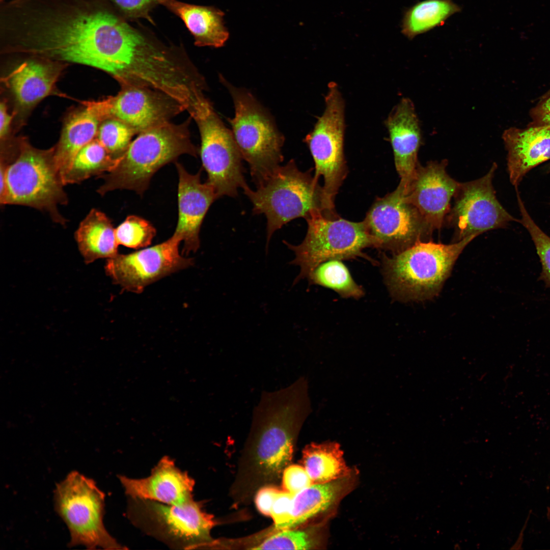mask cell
<instances>
[{
    "instance_id": "21",
    "label": "cell",
    "mask_w": 550,
    "mask_h": 550,
    "mask_svg": "<svg viewBox=\"0 0 550 550\" xmlns=\"http://www.w3.org/2000/svg\"><path fill=\"white\" fill-rule=\"evenodd\" d=\"M511 184L517 187L532 169L550 159V126L510 128L503 134Z\"/></svg>"
},
{
    "instance_id": "13",
    "label": "cell",
    "mask_w": 550,
    "mask_h": 550,
    "mask_svg": "<svg viewBox=\"0 0 550 550\" xmlns=\"http://www.w3.org/2000/svg\"><path fill=\"white\" fill-rule=\"evenodd\" d=\"M373 248L399 253L431 234L416 208L408 203L399 185L393 192L378 198L364 220Z\"/></svg>"
},
{
    "instance_id": "16",
    "label": "cell",
    "mask_w": 550,
    "mask_h": 550,
    "mask_svg": "<svg viewBox=\"0 0 550 550\" xmlns=\"http://www.w3.org/2000/svg\"><path fill=\"white\" fill-rule=\"evenodd\" d=\"M115 96L99 101L105 119H118L130 127L136 134L170 121L185 110L178 101L153 89L121 86Z\"/></svg>"
},
{
    "instance_id": "1",
    "label": "cell",
    "mask_w": 550,
    "mask_h": 550,
    "mask_svg": "<svg viewBox=\"0 0 550 550\" xmlns=\"http://www.w3.org/2000/svg\"><path fill=\"white\" fill-rule=\"evenodd\" d=\"M21 11L17 49L103 71L120 20L114 12L92 0L59 1Z\"/></svg>"
},
{
    "instance_id": "31",
    "label": "cell",
    "mask_w": 550,
    "mask_h": 550,
    "mask_svg": "<svg viewBox=\"0 0 550 550\" xmlns=\"http://www.w3.org/2000/svg\"><path fill=\"white\" fill-rule=\"evenodd\" d=\"M135 132L125 123L114 118L102 121L96 139L116 159L120 158L131 142Z\"/></svg>"
},
{
    "instance_id": "32",
    "label": "cell",
    "mask_w": 550,
    "mask_h": 550,
    "mask_svg": "<svg viewBox=\"0 0 550 550\" xmlns=\"http://www.w3.org/2000/svg\"><path fill=\"white\" fill-rule=\"evenodd\" d=\"M517 198L521 216L518 222L530 234L541 264V272L538 280L543 281L546 288H550V237L535 223L518 193Z\"/></svg>"
},
{
    "instance_id": "33",
    "label": "cell",
    "mask_w": 550,
    "mask_h": 550,
    "mask_svg": "<svg viewBox=\"0 0 550 550\" xmlns=\"http://www.w3.org/2000/svg\"><path fill=\"white\" fill-rule=\"evenodd\" d=\"M156 230L148 221L136 215H129L115 229L118 244L132 249L146 247L151 243Z\"/></svg>"
},
{
    "instance_id": "12",
    "label": "cell",
    "mask_w": 550,
    "mask_h": 550,
    "mask_svg": "<svg viewBox=\"0 0 550 550\" xmlns=\"http://www.w3.org/2000/svg\"><path fill=\"white\" fill-rule=\"evenodd\" d=\"M201 136L200 153L207 174V182L218 197H235L238 189L248 184L244 177L242 157L232 131L224 125L207 100L193 118Z\"/></svg>"
},
{
    "instance_id": "35",
    "label": "cell",
    "mask_w": 550,
    "mask_h": 550,
    "mask_svg": "<svg viewBox=\"0 0 550 550\" xmlns=\"http://www.w3.org/2000/svg\"><path fill=\"white\" fill-rule=\"evenodd\" d=\"M283 473V485L285 490L293 495L314 483L304 466L289 465Z\"/></svg>"
},
{
    "instance_id": "5",
    "label": "cell",
    "mask_w": 550,
    "mask_h": 550,
    "mask_svg": "<svg viewBox=\"0 0 550 550\" xmlns=\"http://www.w3.org/2000/svg\"><path fill=\"white\" fill-rule=\"evenodd\" d=\"M54 147L41 150L20 140L15 159L0 169L1 205H19L47 212L53 221L65 225L58 207L68 203L65 184L54 159Z\"/></svg>"
},
{
    "instance_id": "17",
    "label": "cell",
    "mask_w": 550,
    "mask_h": 550,
    "mask_svg": "<svg viewBox=\"0 0 550 550\" xmlns=\"http://www.w3.org/2000/svg\"><path fill=\"white\" fill-rule=\"evenodd\" d=\"M448 162L418 163L415 171L405 184L399 183L405 200L414 206L432 234L440 230L450 211V202L459 182L451 177L446 171Z\"/></svg>"
},
{
    "instance_id": "11",
    "label": "cell",
    "mask_w": 550,
    "mask_h": 550,
    "mask_svg": "<svg viewBox=\"0 0 550 550\" xmlns=\"http://www.w3.org/2000/svg\"><path fill=\"white\" fill-rule=\"evenodd\" d=\"M328 88L324 111L305 140L315 163L314 176L324 180L326 212L336 214L335 197L348 172L343 149L345 104L337 85L331 82Z\"/></svg>"
},
{
    "instance_id": "3",
    "label": "cell",
    "mask_w": 550,
    "mask_h": 550,
    "mask_svg": "<svg viewBox=\"0 0 550 550\" xmlns=\"http://www.w3.org/2000/svg\"><path fill=\"white\" fill-rule=\"evenodd\" d=\"M477 236L450 244L420 241L391 257L382 256V273L392 297L408 302L437 296L459 256Z\"/></svg>"
},
{
    "instance_id": "24",
    "label": "cell",
    "mask_w": 550,
    "mask_h": 550,
    "mask_svg": "<svg viewBox=\"0 0 550 550\" xmlns=\"http://www.w3.org/2000/svg\"><path fill=\"white\" fill-rule=\"evenodd\" d=\"M84 108L74 112L67 119L59 141L54 146V159L63 181L76 154L96 138L102 122L92 107L86 102Z\"/></svg>"
},
{
    "instance_id": "9",
    "label": "cell",
    "mask_w": 550,
    "mask_h": 550,
    "mask_svg": "<svg viewBox=\"0 0 550 550\" xmlns=\"http://www.w3.org/2000/svg\"><path fill=\"white\" fill-rule=\"evenodd\" d=\"M54 508L69 531L70 547L126 549L103 524L105 495L95 481L77 471L69 473L54 491Z\"/></svg>"
},
{
    "instance_id": "19",
    "label": "cell",
    "mask_w": 550,
    "mask_h": 550,
    "mask_svg": "<svg viewBox=\"0 0 550 550\" xmlns=\"http://www.w3.org/2000/svg\"><path fill=\"white\" fill-rule=\"evenodd\" d=\"M119 478L125 493L130 498L177 506L194 500V480L187 473L178 468L169 456L163 457L146 478L132 479L119 476Z\"/></svg>"
},
{
    "instance_id": "20",
    "label": "cell",
    "mask_w": 550,
    "mask_h": 550,
    "mask_svg": "<svg viewBox=\"0 0 550 550\" xmlns=\"http://www.w3.org/2000/svg\"><path fill=\"white\" fill-rule=\"evenodd\" d=\"M385 124L400 182L405 184L419 163L418 153L422 143L421 127L413 101L408 98H402L392 110Z\"/></svg>"
},
{
    "instance_id": "38",
    "label": "cell",
    "mask_w": 550,
    "mask_h": 550,
    "mask_svg": "<svg viewBox=\"0 0 550 550\" xmlns=\"http://www.w3.org/2000/svg\"><path fill=\"white\" fill-rule=\"evenodd\" d=\"M279 490L272 487H265L257 492L255 502L258 510L270 516L272 506Z\"/></svg>"
},
{
    "instance_id": "34",
    "label": "cell",
    "mask_w": 550,
    "mask_h": 550,
    "mask_svg": "<svg viewBox=\"0 0 550 550\" xmlns=\"http://www.w3.org/2000/svg\"><path fill=\"white\" fill-rule=\"evenodd\" d=\"M314 545L310 535L302 530L285 529L272 534L254 549H308Z\"/></svg>"
},
{
    "instance_id": "25",
    "label": "cell",
    "mask_w": 550,
    "mask_h": 550,
    "mask_svg": "<svg viewBox=\"0 0 550 550\" xmlns=\"http://www.w3.org/2000/svg\"><path fill=\"white\" fill-rule=\"evenodd\" d=\"M74 237L86 264L118 254L115 229L108 217L96 209H92L80 222Z\"/></svg>"
},
{
    "instance_id": "15",
    "label": "cell",
    "mask_w": 550,
    "mask_h": 550,
    "mask_svg": "<svg viewBox=\"0 0 550 550\" xmlns=\"http://www.w3.org/2000/svg\"><path fill=\"white\" fill-rule=\"evenodd\" d=\"M181 241L172 235L155 245L107 259L104 266L113 282L127 291L141 293L149 285L192 265L179 252Z\"/></svg>"
},
{
    "instance_id": "29",
    "label": "cell",
    "mask_w": 550,
    "mask_h": 550,
    "mask_svg": "<svg viewBox=\"0 0 550 550\" xmlns=\"http://www.w3.org/2000/svg\"><path fill=\"white\" fill-rule=\"evenodd\" d=\"M120 158L114 159L96 138L74 156L63 178L64 183L65 185L79 183L92 176L109 173L116 168Z\"/></svg>"
},
{
    "instance_id": "26",
    "label": "cell",
    "mask_w": 550,
    "mask_h": 550,
    "mask_svg": "<svg viewBox=\"0 0 550 550\" xmlns=\"http://www.w3.org/2000/svg\"><path fill=\"white\" fill-rule=\"evenodd\" d=\"M302 464L314 483L342 479L350 472L339 445L335 442L307 445L302 452Z\"/></svg>"
},
{
    "instance_id": "37",
    "label": "cell",
    "mask_w": 550,
    "mask_h": 550,
    "mask_svg": "<svg viewBox=\"0 0 550 550\" xmlns=\"http://www.w3.org/2000/svg\"><path fill=\"white\" fill-rule=\"evenodd\" d=\"M115 7L126 16H146L150 8L160 0H111Z\"/></svg>"
},
{
    "instance_id": "23",
    "label": "cell",
    "mask_w": 550,
    "mask_h": 550,
    "mask_svg": "<svg viewBox=\"0 0 550 550\" xmlns=\"http://www.w3.org/2000/svg\"><path fill=\"white\" fill-rule=\"evenodd\" d=\"M159 4L183 21L193 36L196 45L221 47L229 38V33L224 22V13L218 9L176 0H160Z\"/></svg>"
},
{
    "instance_id": "39",
    "label": "cell",
    "mask_w": 550,
    "mask_h": 550,
    "mask_svg": "<svg viewBox=\"0 0 550 550\" xmlns=\"http://www.w3.org/2000/svg\"><path fill=\"white\" fill-rule=\"evenodd\" d=\"M533 115L536 125L550 126V94L534 109Z\"/></svg>"
},
{
    "instance_id": "8",
    "label": "cell",
    "mask_w": 550,
    "mask_h": 550,
    "mask_svg": "<svg viewBox=\"0 0 550 550\" xmlns=\"http://www.w3.org/2000/svg\"><path fill=\"white\" fill-rule=\"evenodd\" d=\"M308 230L302 242L292 245L284 240L293 251L295 258L289 262L300 268L293 285L308 278L321 263L331 259L341 260L362 257L373 264L377 261L363 253L366 248L373 247L372 240L363 222H353L339 217H329L317 212L307 218Z\"/></svg>"
},
{
    "instance_id": "30",
    "label": "cell",
    "mask_w": 550,
    "mask_h": 550,
    "mask_svg": "<svg viewBox=\"0 0 550 550\" xmlns=\"http://www.w3.org/2000/svg\"><path fill=\"white\" fill-rule=\"evenodd\" d=\"M307 279L309 285H318L329 288L343 298L359 299L365 294L362 286L355 283L347 267L339 259H331L321 263Z\"/></svg>"
},
{
    "instance_id": "36",
    "label": "cell",
    "mask_w": 550,
    "mask_h": 550,
    "mask_svg": "<svg viewBox=\"0 0 550 550\" xmlns=\"http://www.w3.org/2000/svg\"><path fill=\"white\" fill-rule=\"evenodd\" d=\"M293 497V494L286 490H279L277 494L270 515L277 530L287 529L290 517Z\"/></svg>"
},
{
    "instance_id": "2",
    "label": "cell",
    "mask_w": 550,
    "mask_h": 550,
    "mask_svg": "<svg viewBox=\"0 0 550 550\" xmlns=\"http://www.w3.org/2000/svg\"><path fill=\"white\" fill-rule=\"evenodd\" d=\"M310 408L304 378L278 391L262 393L253 413L251 444L263 474L278 475L288 466L295 438Z\"/></svg>"
},
{
    "instance_id": "18",
    "label": "cell",
    "mask_w": 550,
    "mask_h": 550,
    "mask_svg": "<svg viewBox=\"0 0 550 550\" xmlns=\"http://www.w3.org/2000/svg\"><path fill=\"white\" fill-rule=\"evenodd\" d=\"M178 174V219L173 235L183 242L182 254L196 252L200 247L199 234L210 206L219 198L207 182L202 183L201 171L188 173L179 162L175 163Z\"/></svg>"
},
{
    "instance_id": "4",
    "label": "cell",
    "mask_w": 550,
    "mask_h": 550,
    "mask_svg": "<svg viewBox=\"0 0 550 550\" xmlns=\"http://www.w3.org/2000/svg\"><path fill=\"white\" fill-rule=\"evenodd\" d=\"M189 120L175 124L166 122L138 134L116 168L101 176L103 184L97 192L104 195L116 189H129L142 195L153 175L181 155L196 157L188 129Z\"/></svg>"
},
{
    "instance_id": "41",
    "label": "cell",
    "mask_w": 550,
    "mask_h": 550,
    "mask_svg": "<svg viewBox=\"0 0 550 550\" xmlns=\"http://www.w3.org/2000/svg\"><path fill=\"white\" fill-rule=\"evenodd\" d=\"M548 513V515H549V518L550 519V510H549V512Z\"/></svg>"
},
{
    "instance_id": "22",
    "label": "cell",
    "mask_w": 550,
    "mask_h": 550,
    "mask_svg": "<svg viewBox=\"0 0 550 550\" xmlns=\"http://www.w3.org/2000/svg\"><path fill=\"white\" fill-rule=\"evenodd\" d=\"M63 65L48 60H29L16 66L5 80L18 106L28 110L53 94Z\"/></svg>"
},
{
    "instance_id": "10",
    "label": "cell",
    "mask_w": 550,
    "mask_h": 550,
    "mask_svg": "<svg viewBox=\"0 0 550 550\" xmlns=\"http://www.w3.org/2000/svg\"><path fill=\"white\" fill-rule=\"evenodd\" d=\"M126 513L135 527L171 547L195 549L212 541L214 521L194 500L177 506L129 498Z\"/></svg>"
},
{
    "instance_id": "28",
    "label": "cell",
    "mask_w": 550,
    "mask_h": 550,
    "mask_svg": "<svg viewBox=\"0 0 550 550\" xmlns=\"http://www.w3.org/2000/svg\"><path fill=\"white\" fill-rule=\"evenodd\" d=\"M461 8L451 0H424L407 9L401 22V33L411 40L443 25Z\"/></svg>"
},
{
    "instance_id": "6",
    "label": "cell",
    "mask_w": 550,
    "mask_h": 550,
    "mask_svg": "<svg viewBox=\"0 0 550 550\" xmlns=\"http://www.w3.org/2000/svg\"><path fill=\"white\" fill-rule=\"evenodd\" d=\"M311 172L300 171L292 159L278 167L256 190L249 186L243 189L253 213L267 218L266 250L274 232L291 221L319 211L326 214L322 186Z\"/></svg>"
},
{
    "instance_id": "40",
    "label": "cell",
    "mask_w": 550,
    "mask_h": 550,
    "mask_svg": "<svg viewBox=\"0 0 550 550\" xmlns=\"http://www.w3.org/2000/svg\"><path fill=\"white\" fill-rule=\"evenodd\" d=\"M13 119V115L9 113L5 101L0 104V138L2 143L8 140L10 127Z\"/></svg>"
},
{
    "instance_id": "7",
    "label": "cell",
    "mask_w": 550,
    "mask_h": 550,
    "mask_svg": "<svg viewBox=\"0 0 550 550\" xmlns=\"http://www.w3.org/2000/svg\"><path fill=\"white\" fill-rule=\"evenodd\" d=\"M220 78L229 90L234 104L235 115L230 120L232 133L257 185L281 166L284 138L249 91L232 86L222 76Z\"/></svg>"
},
{
    "instance_id": "42",
    "label": "cell",
    "mask_w": 550,
    "mask_h": 550,
    "mask_svg": "<svg viewBox=\"0 0 550 550\" xmlns=\"http://www.w3.org/2000/svg\"><path fill=\"white\" fill-rule=\"evenodd\" d=\"M549 94H550V91H549V92L548 93V94H547V95H549Z\"/></svg>"
},
{
    "instance_id": "27",
    "label": "cell",
    "mask_w": 550,
    "mask_h": 550,
    "mask_svg": "<svg viewBox=\"0 0 550 550\" xmlns=\"http://www.w3.org/2000/svg\"><path fill=\"white\" fill-rule=\"evenodd\" d=\"M342 479L313 483L293 495L290 517L286 529L294 528L326 510L343 489Z\"/></svg>"
},
{
    "instance_id": "14",
    "label": "cell",
    "mask_w": 550,
    "mask_h": 550,
    "mask_svg": "<svg viewBox=\"0 0 550 550\" xmlns=\"http://www.w3.org/2000/svg\"><path fill=\"white\" fill-rule=\"evenodd\" d=\"M493 163L489 171L481 178L459 183L454 196V204L446 218L455 229L457 241L506 227L518 222L498 201L492 184L495 171Z\"/></svg>"
}]
</instances>
